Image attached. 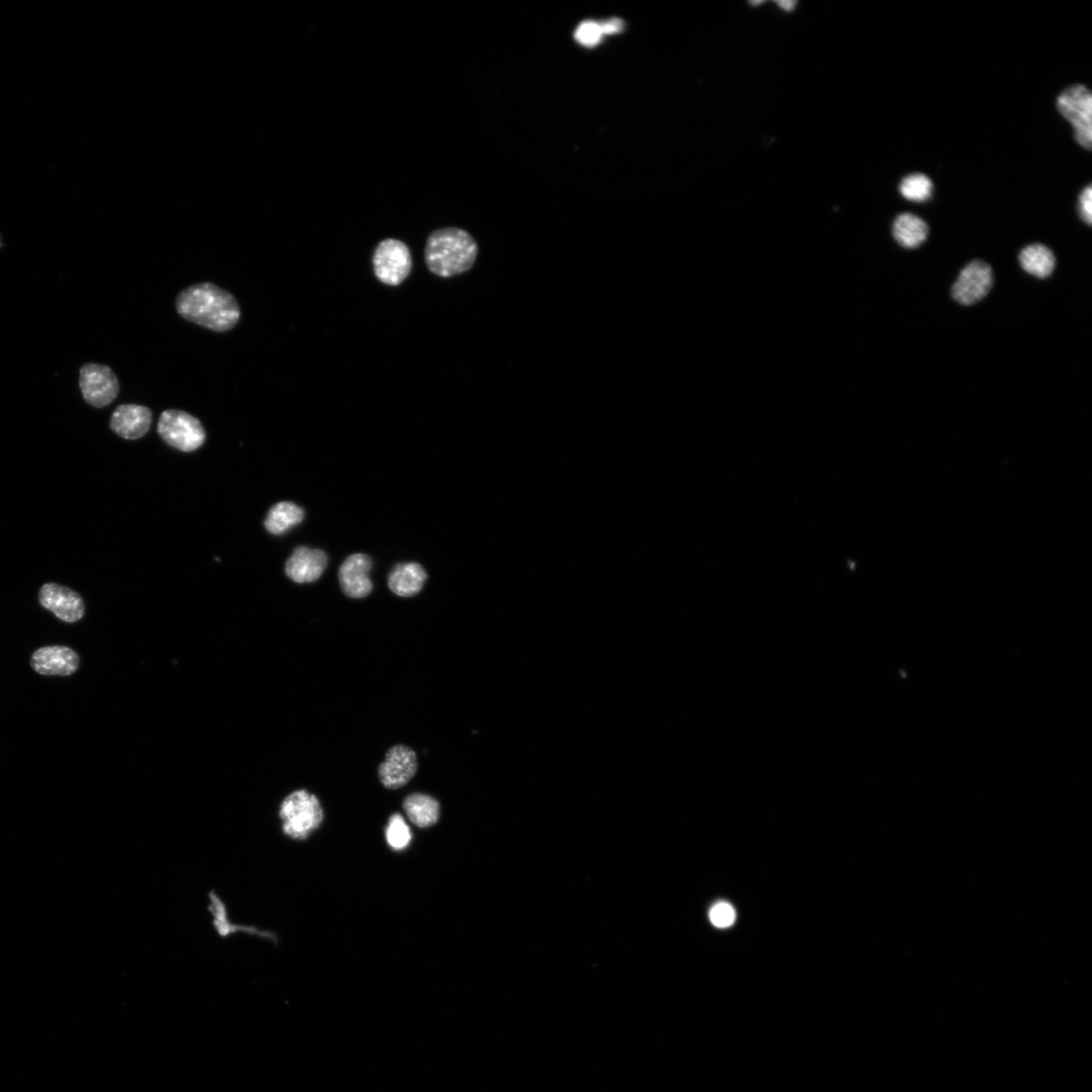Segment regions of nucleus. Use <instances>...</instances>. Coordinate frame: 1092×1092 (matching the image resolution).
I'll return each mask as SVG.
<instances>
[{"instance_id":"f257e3e1","label":"nucleus","mask_w":1092,"mask_h":1092,"mask_svg":"<svg viewBox=\"0 0 1092 1092\" xmlns=\"http://www.w3.org/2000/svg\"><path fill=\"white\" fill-rule=\"evenodd\" d=\"M177 313L188 322L213 332H227L241 317L237 299L211 283L190 285L176 298Z\"/></svg>"},{"instance_id":"f03ea898","label":"nucleus","mask_w":1092,"mask_h":1092,"mask_svg":"<svg viewBox=\"0 0 1092 1092\" xmlns=\"http://www.w3.org/2000/svg\"><path fill=\"white\" fill-rule=\"evenodd\" d=\"M478 256V245L467 231L451 227L434 231L428 237L425 262L432 273L453 277L472 269Z\"/></svg>"},{"instance_id":"7ed1b4c3","label":"nucleus","mask_w":1092,"mask_h":1092,"mask_svg":"<svg viewBox=\"0 0 1092 1092\" xmlns=\"http://www.w3.org/2000/svg\"><path fill=\"white\" fill-rule=\"evenodd\" d=\"M278 817L285 836L294 841H305L322 824L324 812L314 795L307 790H297L283 800Z\"/></svg>"},{"instance_id":"20e7f679","label":"nucleus","mask_w":1092,"mask_h":1092,"mask_svg":"<svg viewBox=\"0 0 1092 1092\" xmlns=\"http://www.w3.org/2000/svg\"><path fill=\"white\" fill-rule=\"evenodd\" d=\"M1057 109L1073 125L1076 142L1090 150L1092 146V95L1084 84L1064 90L1057 99Z\"/></svg>"},{"instance_id":"39448f33","label":"nucleus","mask_w":1092,"mask_h":1092,"mask_svg":"<svg viewBox=\"0 0 1092 1092\" xmlns=\"http://www.w3.org/2000/svg\"><path fill=\"white\" fill-rule=\"evenodd\" d=\"M158 433L180 452L197 451L206 441V432L196 417L179 410H166L160 416Z\"/></svg>"},{"instance_id":"423d86ee","label":"nucleus","mask_w":1092,"mask_h":1092,"mask_svg":"<svg viewBox=\"0 0 1092 1092\" xmlns=\"http://www.w3.org/2000/svg\"><path fill=\"white\" fill-rule=\"evenodd\" d=\"M373 272L378 280L387 285H400L412 272L411 252L400 240L382 241L374 251Z\"/></svg>"},{"instance_id":"0eeeda50","label":"nucleus","mask_w":1092,"mask_h":1092,"mask_svg":"<svg viewBox=\"0 0 1092 1092\" xmlns=\"http://www.w3.org/2000/svg\"><path fill=\"white\" fill-rule=\"evenodd\" d=\"M79 385L84 400L99 409L111 405L120 393L119 380L103 364H85L80 370Z\"/></svg>"},{"instance_id":"6e6552de","label":"nucleus","mask_w":1092,"mask_h":1092,"mask_svg":"<svg viewBox=\"0 0 1092 1092\" xmlns=\"http://www.w3.org/2000/svg\"><path fill=\"white\" fill-rule=\"evenodd\" d=\"M992 285L991 267L981 261H974L960 273L952 287V297L961 305L971 306L987 297Z\"/></svg>"},{"instance_id":"1a4fd4ad","label":"nucleus","mask_w":1092,"mask_h":1092,"mask_svg":"<svg viewBox=\"0 0 1092 1092\" xmlns=\"http://www.w3.org/2000/svg\"><path fill=\"white\" fill-rule=\"evenodd\" d=\"M39 602L64 623H78L85 614L81 596L72 588L56 583H48L40 588Z\"/></svg>"},{"instance_id":"9d476101","label":"nucleus","mask_w":1092,"mask_h":1092,"mask_svg":"<svg viewBox=\"0 0 1092 1092\" xmlns=\"http://www.w3.org/2000/svg\"><path fill=\"white\" fill-rule=\"evenodd\" d=\"M79 655L67 647L41 648L30 658L31 668L44 676H70L79 670Z\"/></svg>"},{"instance_id":"9b49d317","label":"nucleus","mask_w":1092,"mask_h":1092,"mask_svg":"<svg viewBox=\"0 0 1092 1092\" xmlns=\"http://www.w3.org/2000/svg\"><path fill=\"white\" fill-rule=\"evenodd\" d=\"M417 768L419 762L411 748L404 746H394L380 767L382 783L389 789H399L415 776Z\"/></svg>"},{"instance_id":"f8f14e48","label":"nucleus","mask_w":1092,"mask_h":1092,"mask_svg":"<svg viewBox=\"0 0 1092 1092\" xmlns=\"http://www.w3.org/2000/svg\"><path fill=\"white\" fill-rule=\"evenodd\" d=\"M372 562L367 554L357 553L349 556L339 570V581L346 596L360 599L372 591L370 577Z\"/></svg>"},{"instance_id":"ddd939ff","label":"nucleus","mask_w":1092,"mask_h":1092,"mask_svg":"<svg viewBox=\"0 0 1092 1092\" xmlns=\"http://www.w3.org/2000/svg\"><path fill=\"white\" fill-rule=\"evenodd\" d=\"M152 412L147 406L134 404L121 405L111 419L112 431L127 441H136L149 431Z\"/></svg>"},{"instance_id":"4468645a","label":"nucleus","mask_w":1092,"mask_h":1092,"mask_svg":"<svg viewBox=\"0 0 1092 1092\" xmlns=\"http://www.w3.org/2000/svg\"><path fill=\"white\" fill-rule=\"evenodd\" d=\"M327 564V555L323 551L299 546L286 562L285 573L296 583H313L322 576Z\"/></svg>"},{"instance_id":"2eb2a0df","label":"nucleus","mask_w":1092,"mask_h":1092,"mask_svg":"<svg viewBox=\"0 0 1092 1092\" xmlns=\"http://www.w3.org/2000/svg\"><path fill=\"white\" fill-rule=\"evenodd\" d=\"M427 580V573L419 564H401L394 566L389 576L391 590L401 597L419 594Z\"/></svg>"},{"instance_id":"dca6fc26","label":"nucleus","mask_w":1092,"mask_h":1092,"mask_svg":"<svg viewBox=\"0 0 1092 1092\" xmlns=\"http://www.w3.org/2000/svg\"><path fill=\"white\" fill-rule=\"evenodd\" d=\"M928 224L914 213H902L893 223L892 233L898 244L907 249H917L928 237Z\"/></svg>"},{"instance_id":"f3484780","label":"nucleus","mask_w":1092,"mask_h":1092,"mask_svg":"<svg viewBox=\"0 0 1092 1092\" xmlns=\"http://www.w3.org/2000/svg\"><path fill=\"white\" fill-rule=\"evenodd\" d=\"M404 809L409 819L419 828H430L439 819L441 806L436 799L425 795H412L404 801Z\"/></svg>"},{"instance_id":"a211bd4d","label":"nucleus","mask_w":1092,"mask_h":1092,"mask_svg":"<svg viewBox=\"0 0 1092 1092\" xmlns=\"http://www.w3.org/2000/svg\"><path fill=\"white\" fill-rule=\"evenodd\" d=\"M209 909L212 916V924L215 927L217 933L222 938L229 937L232 934L246 933L249 935H256L267 939L273 938L266 933L264 930L242 925H233L230 922L227 913V906L222 902L221 897L215 892H211L209 895Z\"/></svg>"},{"instance_id":"6ab92c4d","label":"nucleus","mask_w":1092,"mask_h":1092,"mask_svg":"<svg viewBox=\"0 0 1092 1092\" xmlns=\"http://www.w3.org/2000/svg\"><path fill=\"white\" fill-rule=\"evenodd\" d=\"M305 518V511L292 502L277 503L267 514L264 527L273 535H282Z\"/></svg>"},{"instance_id":"aec40b11","label":"nucleus","mask_w":1092,"mask_h":1092,"mask_svg":"<svg viewBox=\"0 0 1092 1092\" xmlns=\"http://www.w3.org/2000/svg\"><path fill=\"white\" fill-rule=\"evenodd\" d=\"M1020 263L1027 273L1046 278L1054 272L1056 259L1054 253L1045 245L1032 244L1022 250Z\"/></svg>"},{"instance_id":"412c9836","label":"nucleus","mask_w":1092,"mask_h":1092,"mask_svg":"<svg viewBox=\"0 0 1092 1092\" xmlns=\"http://www.w3.org/2000/svg\"><path fill=\"white\" fill-rule=\"evenodd\" d=\"M933 182L923 174L909 175L899 185L902 196L907 200L915 202L929 200L933 196Z\"/></svg>"},{"instance_id":"4be33fe9","label":"nucleus","mask_w":1092,"mask_h":1092,"mask_svg":"<svg viewBox=\"0 0 1092 1092\" xmlns=\"http://www.w3.org/2000/svg\"><path fill=\"white\" fill-rule=\"evenodd\" d=\"M385 838L390 847L394 851H402L409 847L412 842V832L399 813L391 817Z\"/></svg>"},{"instance_id":"5701e85b","label":"nucleus","mask_w":1092,"mask_h":1092,"mask_svg":"<svg viewBox=\"0 0 1092 1092\" xmlns=\"http://www.w3.org/2000/svg\"><path fill=\"white\" fill-rule=\"evenodd\" d=\"M603 37L601 24L594 20L583 21L575 31L576 41L586 48L597 47L601 44Z\"/></svg>"},{"instance_id":"b1692460","label":"nucleus","mask_w":1092,"mask_h":1092,"mask_svg":"<svg viewBox=\"0 0 1092 1092\" xmlns=\"http://www.w3.org/2000/svg\"><path fill=\"white\" fill-rule=\"evenodd\" d=\"M710 916L715 927L723 928L734 923L735 912L732 905L721 903L712 907Z\"/></svg>"},{"instance_id":"393cba45","label":"nucleus","mask_w":1092,"mask_h":1092,"mask_svg":"<svg viewBox=\"0 0 1092 1092\" xmlns=\"http://www.w3.org/2000/svg\"><path fill=\"white\" fill-rule=\"evenodd\" d=\"M1091 202H1092V188H1091V185H1088L1086 188H1084L1083 191H1081V194L1078 199L1079 215H1080L1081 219H1083L1085 221V223H1086L1088 224V226H1090L1091 222H1092Z\"/></svg>"},{"instance_id":"a878e982","label":"nucleus","mask_w":1092,"mask_h":1092,"mask_svg":"<svg viewBox=\"0 0 1092 1092\" xmlns=\"http://www.w3.org/2000/svg\"><path fill=\"white\" fill-rule=\"evenodd\" d=\"M601 28H602L604 36L605 35H615V34L621 33V31H623L624 28H625L624 20L620 19L618 18L608 19V20L604 21V23H601Z\"/></svg>"},{"instance_id":"bb28decb","label":"nucleus","mask_w":1092,"mask_h":1092,"mask_svg":"<svg viewBox=\"0 0 1092 1092\" xmlns=\"http://www.w3.org/2000/svg\"><path fill=\"white\" fill-rule=\"evenodd\" d=\"M777 5L781 8L785 9L786 12H790V10H792L795 7L796 3L795 2H789V0H786V2H778Z\"/></svg>"}]
</instances>
